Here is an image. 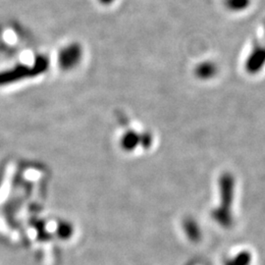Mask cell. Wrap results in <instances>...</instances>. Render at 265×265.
Wrapping results in <instances>:
<instances>
[{
  "label": "cell",
  "instance_id": "7a4b0ae2",
  "mask_svg": "<svg viewBox=\"0 0 265 265\" xmlns=\"http://www.w3.org/2000/svg\"><path fill=\"white\" fill-rule=\"evenodd\" d=\"M187 226V230H188V235L193 239V240H196L199 237V229L197 227L196 224L194 223H187L186 224Z\"/></svg>",
  "mask_w": 265,
  "mask_h": 265
},
{
  "label": "cell",
  "instance_id": "6da1fadb",
  "mask_svg": "<svg viewBox=\"0 0 265 265\" xmlns=\"http://www.w3.org/2000/svg\"><path fill=\"white\" fill-rule=\"evenodd\" d=\"M73 232H74V228L73 226L67 222V221H62L58 224L57 226V230H56V233L57 235L63 239V240H66V239H69L72 237L73 235Z\"/></svg>",
  "mask_w": 265,
  "mask_h": 265
}]
</instances>
